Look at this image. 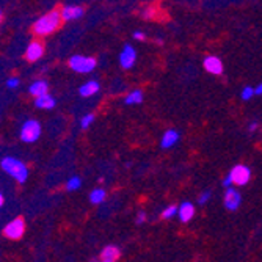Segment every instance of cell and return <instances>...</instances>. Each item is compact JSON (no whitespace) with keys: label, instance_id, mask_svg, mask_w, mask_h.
Segmentation results:
<instances>
[{"label":"cell","instance_id":"cell-1","mask_svg":"<svg viewBox=\"0 0 262 262\" xmlns=\"http://www.w3.org/2000/svg\"><path fill=\"white\" fill-rule=\"evenodd\" d=\"M63 17H61V11L58 10H52L49 13H46L44 16H41L35 24H33V33L38 36H47L54 33L61 24Z\"/></svg>","mask_w":262,"mask_h":262},{"label":"cell","instance_id":"cell-2","mask_svg":"<svg viewBox=\"0 0 262 262\" xmlns=\"http://www.w3.org/2000/svg\"><path fill=\"white\" fill-rule=\"evenodd\" d=\"M0 166H2V170L10 174L11 178H14L19 184H24L29 178V168L27 165L20 162L19 159H14V157H5L0 162Z\"/></svg>","mask_w":262,"mask_h":262},{"label":"cell","instance_id":"cell-3","mask_svg":"<svg viewBox=\"0 0 262 262\" xmlns=\"http://www.w3.org/2000/svg\"><path fill=\"white\" fill-rule=\"evenodd\" d=\"M69 68L79 74H88L94 68H96V60H94L93 57L74 55V57L69 58Z\"/></svg>","mask_w":262,"mask_h":262},{"label":"cell","instance_id":"cell-4","mask_svg":"<svg viewBox=\"0 0 262 262\" xmlns=\"http://www.w3.org/2000/svg\"><path fill=\"white\" fill-rule=\"evenodd\" d=\"M41 137V124L35 120H27L20 127V140L24 143H35Z\"/></svg>","mask_w":262,"mask_h":262},{"label":"cell","instance_id":"cell-5","mask_svg":"<svg viewBox=\"0 0 262 262\" xmlns=\"http://www.w3.org/2000/svg\"><path fill=\"white\" fill-rule=\"evenodd\" d=\"M24 232H26V222H24L20 217L14 219L13 222H10L5 229H4V234L7 239L10 241H19L20 237L24 235Z\"/></svg>","mask_w":262,"mask_h":262},{"label":"cell","instance_id":"cell-6","mask_svg":"<svg viewBox=\"0 0 262 262\" xmlns=\"http://www.w3.org/2000/svg\"><path fill=\"white\" fill-rule=\"evenodd\" d=\"M229 176L232 178V184L235 185H247L251 178V170L245 165H235L234 168L229 171Z\"/></svg>","mask_w":262,"mask_h":262},{"label":"cell","instance_id":"cell-7","mask_svg":"<svg viewBox=\"0 0 262 262\" xmlns=\"http://www.w3.org/2000/svg\"><path fill=\"white\" fill-rule=\"evenodd\" d=\"M223 203H225V207H226L228 210H237V209L241 207L242 196H241V193L237 192L235 188H232V187H226V192H225Z\"/></svg>","mask_w":262,"mask_h":262},{"label":"cell","instance_id":"cell-8","mask_svg":"<svg viewBox=\"0 0 262 262\" xmlns=\"http://www.w3.org/2000/svg\"><path fill=\"white\" fill-rule=\"evenodd\" d=\"M203 66L209 74H213V76H220L223 73V63L219 57H213V55L206 57L203 61Z\"/></svg>","mask_w":262,"mask_h":262},{"label":"cell","instance_id":"cell-9","mask_svg":"<svg viewBox=\"0 0 262 262\" xmlns=\"http://www.w3.org/2000/svg\"><path fill=\"white\" fill-rule=\"evenodd\" d=\"M137 60V51L134 49V47L130 44H126L123 47V51H121V55H120V63L124 69H129L134 66Z\"/></svg>","mask_w":262,"mask_h":262},{"label":"cell","instance_id":"cell-10","mask_svg":"<svg viewBox=\"0 0 262 262\" xmlns=\"http://www.w3.org/2000/svg\"><path fill=\"white\" fill-rule=\"evenodd\" d=\"M44 54V44L41 41H32L26 51V58L29 61H38Z\"/></svg>","mask_w":262,"mask_h":262},{"label":"cell","instance_id":"cell-11","mask_svg":"<svg viewBox=\"0 0 262 262\" xmlns=\"http://www.w3.org/2000/svg\"><path fill=\"white\" fill-rule=\"evenodd\" d=\"M179 141V132L174 130V129H168L163 135H162V140H160V146L163 149H170L173 148L176 143Z\"/></svg>","mask_w":262,"mask_h":262},{"label":"cell","instance_id":"cell-12","mask_svg":"<svg viewBox=\"0 0 262 262\" xmlns=\"http://www.w3.org/2000/svg\"><path fill=\"white\" fill-rule=\"evenodd\" d=\"M178 215H179V220L182 223L190 222V220L193 219V215H195V206L192 203H188V201L182 203L181 207L178 209Z\"/></svg>","mask_w":262,"mask_h":262},{"label":"cell","instance_id":"cell-13","mask_svg":"<svg viewBox=\"0 0 262 262\" xmlns=\"http://www.w3.org/2000/svg\"><path fill=\"white\" fill-rule=\"evenodd\" d=\"M120 256H121V250L116 245H108L101 251V260L104 262H115L120 259Z\"/></svg>","mask_w":262,"mask_h":262},{"label":"cell","instance_id":"cell-14","mask_svg":"<svg viewBox=\"0 0 262 262\" xmlns=\"http://www.w3.org/2000/svg\"><path fill=\"white\" fill-rule=\"evenodd\" d=\"M83 16V8L82 7H77V5H74V7H64L63 10H61V17H63V20H74V19H79V17H82Z\"/></svg>","mask_w":262,"mask_h":262},{"label":"cell","instance_id":"cell-15","mask_svg":"<svg viewBox=\"0 0 262 262\" xmlns=\"http://www.w3.org/2000/svg\"><path fill=\"white\" fill-rule=\"evenodd\" d=\"M55 99L51 96L49 93L46 94H41V96H36L35 98V105L41 110H49V108H54L55 107Z\"/></svg>","mask_w":262,"mask_h":262},{"label":"cell","instance_id":"cell-16","mask_svg":"<svg viewBox=\"0 0 262 262\" xmlns=\"http://www.w3.org/2000/svg\"><path fill=\"white\" fill-rule=\"evenodd\" d=\"M98 91H99V83H98V82H94V80H90V82L83 83V85L80 86V90H79L80 96H83V98L94 96V94H96Z\"/></svg>","mask_w":262,"mask_h":262},{"label":"cell","instance_id":"cell-17","mask_svg":"<svg viewBox=\"0 0 262 262\" xmlns=\"http://www.w3.org/2000/svg\"><path fill=\"white\" fill-rule=\"evenodd\" d=\"M47 91H49V85H47L46 80H36L30 85L29 88V93L32 94V96H41V94H46Z\"/></svg>","mask_w":262,"mask_h":262},{"label":"cell","instance_id":"cell-18","mask_svg":"<svg viewBox=\"0 0 262 262\" xmlns=\"http://www.w3.org/2000/svg\"><path fill=\"white\" fill-rule=\"evenodd\" d=\"M124 102H126L127 105L141 104V102H143V91H141V90H134V91H130V93L127 94V96H126Z\"/></svg>","mask_w":262,"mask_h":262},{"label":"cell","instance_id":"cell-19","mask_svg":"<svg viewBox=\"0 0 262 262\" xmlns=\"http://www.w3.org/2000/svg\"><path fill=\"white\" fill-rule=\"evenodd\" d=\"M105 190L104 188H94L90 192V201L93 204H101L105 200Z\"/></svg>","mask_w":262,"mask_h":262},{"label":"cell","instance_id":"cell-20","mask_svg":"<svg viewBox=\"0 0 262 262\" xmlns=\"http://www.w3.org/2000/svg\"><path fill=\"white\" fill-rule=\"evenodd\" d=\"M82 187V179L77 178V176H73L71 179H68L66 182V190L68 192H76V190H79Z\"/></svg>","mask_w":262,"mask_h":262},{"label":"cell","instance_id":"cell-21","mask_svg":"<svg viewBox=\"0 0 262 262\" xmlns=\"http://www.w3.org/2000/svg\"><path fill=\"white\" fill-rule=\"evenodd\" d=\"M178 213V207L176 206H168L166 207L163 212H162V219H165V220H168V219H173L174 215Z\"/></svg>","mask_w":262,"mask_h":262},{"label":"cell","instance_id":"cell-22","mask_svg":"<svg viewBox=\"0 0 262 262\" xmlns=\"http://www.w3.org/2000/svg\"><path fill=\"white\" fill-rule=\"evenodd\" d=\"M253 96H254V88H251V86H245V88L242 90L241 98H242L244 101H250Z\"/></svg>","mask_w":262,"mask_h":262},{"label":"cell","instance_id":"cell-23","mask_svg":"<svg viewBox=\"0 0 262 262\" xmlns=\"http://www.w3.org/2000/svg\"><path fill=\"white\" fill-rule=\"evenodd\" d=\"M93 121H94V115H86V116H83V118H82L80 127H82V129H88V127L93 124Z\"/></svg>","mask_w":262,"mask_h":262},{"label":"cell","instance_id":"cell-24","mask_svg":"<svg viewBox=\"0 0 262 262\" xmlns=\"http://www.w3.org/2000/svg\"><path fill=\"white\" fill-rule=\"evenodd\" d=\"M210 196H212V193L209 192V190H206L204 193H201V195H200V198H198V203H200V204L203 206V204H206V203H207V201L210 200Z\"/></svg>","mask_w":262,"mask_h":262},{"label":"cell","instance_id":"cell-25","mask_svg":"<svg viewBox=\"0 0 262 262\" xmlns=\"http://www.w3.org/2000/svg\"><path fill=\"white\" fill-rule=\"evenodd\" d=\"M7 86H8V88H13V90L17 88V86H19V79H17V77L8 79V80H7Z\"/></svg>","mask_w":262,"mask_h":262},{"label":"cell","instance_id":"cell-26","mask_svg":"<svg viewBox=\"0 0 262 262\" xmlns=\"http://www.w3.org/2000/svg\"><path fill=\"white\" fill-rule=\"evenodd\" d=\"M145 220H146V213L145 212H138V215H137V225H141V223H145Z\"/></svg>","mask_w":262,"mask_h":262},{"label":"cell","instance_id":"cell-27","mask_svg":"<svg viewBox=\"0 0 262 262\" xmlns=\"http://www.w3.org/2000/svg\"><path fill=\"white\" fill-rule=\"evenodd\" d=\"M134 38L138 39V41H145V39H146V35L143 33V32H135V33H134Z\"/></svg>","mask_w":262,"mask_h":262},{"label":"cell","instance_id":"cell-28","mask_svg":"<svg viewBox=\"0 0 262 262\" xmlns=\"http://www.w3.org/2000/svg\"><path fill=\"white\" fill-rule=\"evenodd\" d=\"M257 127H259V123H257V121H253V123L248 124V130H250V132H254Z\"/></svg>","mask_w":262,"mask_h":262},{"label":"cell","instance_id":"cell-29","mask_svg":"<svg viewBox=\"0 0 262 262\" xmlns=\"http://www.w3.org/2000/svg\"><path fill=\"white\" fill-rule=\"evenodd\" d=\"M232 185V178L228 174L226 178H225V181H223V187H231Z\"/></svg>","mask_w":262,"mask_h":262},{"label":"cell","instance_id":"cell-30","mask_svg":"<svg viewBox=\"0 0 262 262\" xmlns=\"http://www.w3.org/2000/svg\"><path fill=\"white\" fill-rule=\"evenodd\" d=\"M254 94H257V96H260V94H262V83H259V85L254 88Z\"/></svg>","mask_w":262,"mask_h":262},{"label":"cell","instance_id":"cell-31","mask_svg":"<svg viewBox=\"0 0 262 262\" xmlns=\"http://www.w3.org/2000/svg\"><path fill=\"white\" fill-rule=\"evenodd\" d=\"M151 14H152V11L151 10H145V11H143V17H151Z\"/></svg>","mask_w":262,"mask_h":262},{"label":"cell","instance_id":"cell-32","mask_svg":"<svg viewBox=\"0 0 262 262\" xmlns=\"http://www.w3.org/2000/svg\"><path fill=\"white\" fill-rule=\"evenodd\" d=\"M4 201H5V200H4V195H2V192H0V207L4 206Z\"/></svg>","mask_w":262,"mask_h":262},{"label":"cell","instance_id":"cell-33","mask_svg":"<svg viewBox=\"0 0 262 262\" xmlns=\"http://www.w3.org/2000/svg\"><path fill=\"white\" fill-rule=\"evenodd\" d=\"M0 22H2V11H0Z\"/></svg>","mask_w":262,"mask_h":262}]
</instances>
